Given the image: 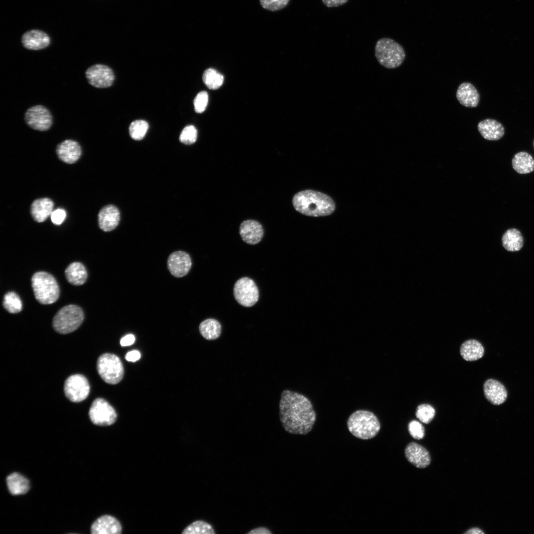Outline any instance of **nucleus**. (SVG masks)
I'll use <instances>...</instances> for the list:
<instances>
[{"instance_id":"nucleus-1","label":"nucleus","mask_w":534,"mask_h":534,"mask_svg":"<svg viewBox=\"0 0 534 534\" xmlns=\"http://www.w3.org/2000/svg\"><path fill=\"white\" fill-rule=\"evenodd\" d=\"M279 418L284 430L295 435H306L316 421V413L310 400L289 390H284L279 401Z\"/></svg>"},{"instance_id":"nucleus-2","label":"nucleus","mask_w":534,"mask_h":534,"mask_svg":"<svg viewBox=\"0 0 534 534\" xmlns=\"http://www.w3.org/2000/svg\"><path fill=\"white\" fill-rule=\"evenodd\" d=\"M292 203L297 212L311 217L329 216L335 209V202L330 196L310 189L296 193L293 198Z\"/></svg>"},{"instance_id":"nucleus-3","label":"nucleus","mask_w":534,"mask_h":534,"mask_svg":"<svg viewBox=\"0 0 534 534\" xmlns=\"http://www.w3.org/2000/svg\"><path fill=\"white\" fill-rule=\"evenodd\" d=\"M347 424L352 435L365 440L374 438L381 428L376 415L365 410H357L353 412L348 418Z\"/></svg>"},{"instance_id":"nucleus-4","label":"nucleus","mask_w":534,"mask_h":534,"mask_svg":"<svg viewBox=\"0 0 534 534\" xmlns=\"http://www.w3.org/2000/svg\"><path fill=\"white\" fill-rule=\"evenodd\" d=\"M375 56L380 65L388 69H395L401 65L405 57L402 46L394 40L383 38L375 46Z\"/></svg>"},{"instance_id":"nucleus-5","label":"nucleus","mask_w":534,"mask_h":534,"mask_svg":"<svg viewBox=\"0 0 534 534\" xmlns=\"http://www.w3.org/2000/svg\"><path fill=\"white\" fill-rule=\"evenodd\" d=\"M32 286L35 298L41 304L48 305L55 302L59 296V288L55 278L50 274L40 271L32 278Z\"/></svg>"},{"instance_id":"nucleus-6","label":"nucleus","mask_w":534,"mask_h":534,"mask_svg":"<svg viewBox=\"0 0 534 534\" xmlns=\"http://www.w3.org/2000/svg\"><path fill=\"white\" fill-rule=\"evenodd\" d=\"M84 320V313L78 306L69 305L61 309L53 319L52 325L58 333L66 334L76 330Z\"/></svg>"},{"instance_id":"nucleus-7","label":"nucleus","mask_w":534,"mask_h":534,"mask_svg":"<svg viewBox=\"0 0 534 534\" xmlns=\"http://www.w3.org/2000/svg\"><path fill=\"white\" fill-rule=\"evenodd\" d=\"M97 372L106 383L116 384L123 378L124 367L120 358L115 354L105 353L101 355L97 361Z\"/></svg>"},{"instance_id":"nucleus-8","label":"nucleus","mask_w":534,"mask_h":534,"mask_svg":"<svg viewBox=\"0 0 534 534\" xmlns=\"http://www.w3.org/2000/svg\"><path fill=\"white\" fill-rule=\"evenodd\" d=\"M233 294L237 303L245 307H251L258 301L259 292L255 282L247 277L240 278L235 283Z\"/></svg>"},{"instance_id":"nucleus-9","label":"nucleus","mask_w":534,"mask_h":534,"mask_svg":"<svg viewBox=\"0 0 534 534\" xmlns=\"http://www.w3.org/2000/svg\"><path fill=\"white\" fill-rule=\"evenodd\" d=\"M89 414L91 421L94 424L101 426L112 425L117 418V415L114 408L102 398H97L94 400L90 407Z\"/></svg>"},{"instance_id":"nucleus-10","label":"nucleus","mask_w":534,"mask_h":534,"mask_svg":"<svg viewBox=\"0 0 534 534\" xmlns=\"http://www.w3.org/2000/svg\"><path fill=\"white\" fill-rule=\"evenodd\" d=\"M26 124L33 130L39 131L48 130L52 125V116L49 110L41 105L29 108L24 115Z\"/></svg>"},{"instance_id":"nucleus-11","label":"nucleus","mask_w":534,"mask_h":534,"mask_svg":"<svg viewBox=\"0 0 534 534\" xmlns=\"http://www.w3.org/2000/svg\"><path fill=\"white\" fill-rule=\"evenodd\" d=\"M89 390L88 380L81 374L69 376L64 383V394L67 398L74 402H79L85 400L89 393Z\"/></svg>"},{"instance_id":"nucleus-12","label":"nucleus","mask_w":534,"mask_h":534,"mask_svg":"<svg viewBox=\"0 0 534 534\" xmlns=\"http://www.w3.org/2000/svg\"><path fill=\"white\" fill-rule=\"evenodd\" d=\"M89 83L96 88H106L112 85L115 80L113 70L108 66L96 64L89 67L85 72Z\"/></svg>"},{"instance_id":"nucleus-13","label":"nucleus","mask_w":534,"mask_h":534,"mask_svg":"<svg viewBox=\"0 0 534 534\" xmlns=\"http://www.w3.org/2000/svg\"><path fill=\"white\" fill-rule=\"evenodd\" d=\"M168 268L175 277H181L186 275L191 267V259L186 252L181 251L172 253L167 261Z\"/></svg>"},{"instance_id":"nucleus-14","label":"nucleus","mask_w":534,"mask_h":534,"mask_svg":"<svg viewBox=\"0 0 534 534\" xmlns=\"http://www.w3.org/2000/svg\"><path fill=\"white\" fill-rule=\"evenodd\" d=\"M404 452L407 460L417 468H424L430 464L431 457L428 451L416 443L408 444Z\"/></svg>"},{"instance_id":"nucleus-15","label":"nucleus","mask_w":534,"mask_h":534,"mask_svg":"<svg viewBox=\"0 0 534 534\" xmlns=\"http://www.w3.org/2000/svg\"><path fill=\"white\" fill-rule=\"evenodd\" d=\"M56 152L60 160L71 164L79 159L82 154V148L77 141L66 139L57 145Z\"/></svg>"},{"instance_id":"nucleus-16","label":"nucleus","mask_w":534,"mask_h":534,"mask_svg":"<svg viewBox=\"0 0 534 534\" xmlns=\"http://www.w3.org/2000/svg\"><path fill=\"white\" fill-rule=\"evenodd\" d=\"M92 534H120L122 527L120 522L114 517L103 515L97 519L91 526Z\"/></svg>"},{"instance_id":"nucleus-17","label":"nucleus","mask_w":534,"mask_h":534,"mask_svg":"<svg viewBox=\"0 0 534 534\" xmlns=\"http://www.w3.org/2000/svg\"><path fill=\"white\" fill-rule=\"evenodd\" d=\"M21 43L26 49L39 50L47 47L50 44L48 35L39 30H31L25 33L21 38Z\"/></svg>"},{"instance_id":"nucleus-18","label":"nucleus","mask_w":534,"mask_h":534,"mask_svg":"<svg viewBox=\"0 0 534 534\" xmlns=\"http://www.w3.org/2000/svg\"><path fill=\"white\" fill-rule=\"evenodd\" d=\"M239 233L242 240L250 245L257 244L264 236V229L257 221L248 220L243 222L239 227Z\"/></svg>"},{"instance_id":"nucleus-19","label":"nucleus","mask_w":534,"mask_h":534,"mask_svg":"<svg viewBox=\"0 0 534 534\" xmlns=\"http://www.w3.org/2000/svg\"><path fill=\"white\" fill-rule=\"evenodd\" d=\"M120 214L118 209L112 205L103 207L98 215V222L100 228L108 232L114 229L118 225Z\"/></svg>"},{"instance_id":"nucleus-20","label":"nucleus","mask_w":534,"mask_h":534,"mask_svg":"<svg viewBox=\"0 0 534 534\" xmlns=\"http://www.w3.org/2000/svg\"><path fill=\"white\" fill-rule=\"evenodd\" d=\"M484 392L487 400L494 405H500L507 399V393L504 386L499 381L490 379L484 384Z\"/></svg>"},{"instance_id":"nucleus-21","label":"nucleus","mask_w":534,"mask_h":534,"mask_svg":"<svg viewBox=\"0 0 534 534\" xmlns=\"http://www.w3.org/2000/svg\"><path fill=\"white\" fill-rule=\"evenodd\" d=\"M456 97L463 106L473 108L477 107L480 102V95L473 84L468 82L461 83L456 90Z\"/></svg>"},{"instance_id":"nucleus-22","label":"nucleus","mask_w":534,"mask_h":534,"mask_svg":"<svg viewBox=\"0 0 534 534\" xmlns=\"http://www.w3.org/2000/svg\"><path fill=\"white\" fill-rule=\"evenodd\" d=\"M478 130L481 135L489 140H499L505 134L503 126L500 122L492 119H486L479 122Z\"/></svg>"},{"instance_id":"nucleus-23","label":"nucleus","mask_w":534,"mask_h":534,"mask_svg":"<svg viewBox=\"0 0 534 534\" xmlns=\"http://www.w3.org/2000/svg\"><path fill=\"white\" fill-rule=\"evenodd\" d=\"M53 207V202L48 198L36 199L31 206V216L36 222H44L51 215Z\"/></svg>"},{"instance_id":"nucleus-24","label":"nucleus","mask_w":534,"mask_h":534,"mask_svg":"<svg viewBox=\"0 0 534 534\" xmlns=\"http://www.w3.org/2000/svg\"><path fill=\"white\" fill-rule=\"evenodd\" d=\"M503 248L507 251L514 252L520 251L523 247L524 241L521 232L517 229H507L501 237Z\"/></svg>"},{"instance_id":"nucleus-25","label":"nucleus","mask_w":534,"mask_h":534,"mask_svg":"<svg viewBox=\"0 0 534 534\" xmlns=\"http://www.w3.org/2000/svg\"><path fill=\"white\" fill-rule=\"evenodd\" d=\"M460 355L466 361H472L482 358L484 354V349L479 341L471 339L464 342L461 346Z\"/></svg>"},{"instance_id":"nucleus-26","label":"nucleus","mask_w":534,"mask_h":534,"mask_svg":"<svg viewBox=\"0 0 534 534\" xmlns=\"http://www.w3.org/2000/svg\"><path fill=\"white\" fill-rule=\"evenodd\" d=\"M8 490L12 495L26 493L30 489L29 480L20 473L14 472L6 478Z\"/></svg>"},{"instance_id":"nucleus-27","label":"nucleus","mask_w":534,"mask_h":534,"mask_svg":"<svg viewBox=\"0 0 534 534\" xmlns=\"http://www.w3.org/2000/svg\"><path fill=\"white\" fill-rule=\"evenodd\" d=\"M514 170L520 174H526L534 170V159L529 153L522 151L516 153L512 160Z\"/></svg>"},{"instance_id":"nucleus-28","label":"nucleus","mask_w":534,"mask_h":534,"mask_svg":"<svg viewBox=\"0 0 534 534\" xmlns=\"http://www.w3.org/2000/svg\"><path fill=\"white\" fill-rule=\"evenodd\" d=\"M68 281L74 285H81L86 281L87 271L85 266L79 262H74L65 269Z\"/></svg>"},{"instance_id":"nucleus-29","label":"nucleus","mask_w":534,"mask_h":534,"mask_svg":"<svg viewBox=\"0 0 534 534\" xmlns=\"http://www.w3.org/2000/svg\"><path fill=\"white\" fill-rule=\"evenodd\" d=\"M199 330L201 335L207 340L218 339L222 332L221 323L214 318H208L203 321L199 325Z\"/></svg>"},{"instance_id":"nucleus-30","label":"nucleus","mask_w":534,"mask_h":534,"mask_svg":"<svg viewBox=\"0 0 534 534\" xmlns=\"http://www.w3.org/2000/svg\"><path fill=\"white\" fill-rule=\"evenodd\" d=\"M203 81L211 89H216L223 84V76L214 69L206 70L203 74Z\"/></svg>"},{"instance_id":"nucleus-31","label":"nucleus","mask_w":534,"mask_h":534,"mask_svg":"<svg viewBox=\"0 0 534 534\" xmlns=\"http://www.w3.org/2000/svg\"><path fill=\"white\" fill-rule=\"evenodd\" d=\"M216 533L212 526L209 523L197 520L186 527L182 534H215Z\"/></svg>"},{"instance_id":"nucleus-32","label":"nucleus","mask_w":534,"mask_h":534,"mask_svg":"<svg viewBox=\"0 0 534 534\" xmlns=\"http://www.w3.org/2000/svg\"><path fill=\"white\" fill-rule=\"evenodd\" d=\"M3 306L9 312L15 313L22 309V303L19 296L14 292H9L3 298Z\"/></svg>"},{"instance_id":"nucleus-33","label":"nucleus","mask_w":534,"mask_h":534,"mask_svg":"<svg viewBox=\"0 0 534 534\" xmlns=\"http://www.w3.org/2000/svg\"><path fill=\"white\" fill-rule=\"evenodd\" d=\"M148 129V124L147 122L142 120H135L130 126V135L134 140H141L145 135Z\"/></svg>"},{"instance_id":"nucleus-34","label":"nucleus","mask_w":534,"mask_h":534,"mask_svg":"<svg viewBox=\"0 0 534 534\" xmlns=\"http://www.w3.org/2000/svg\"><path fill=\"white\" fill-rule=\"evenodd\" d=\"M435 415V409L430 404H420L417 408L416 416L425 424L429 423L434 418Z\"/></svg>"},{"instance_id":"nucleus-35","label":"nucleus","mask_w":534,"mask_h":534,"mask_svg":"<svg viewBox=\"0 0 534 534\" xmlns=\"http://www.w3.org/2000/svg\"><path fill=\"white\" fill-rule=\"evenodd\" d=\"M197 137V131L192 125L186 126L182 131L180 136L179 140L181 142L189 145L194 143Z\"/></svg>"},{"instance_id":"nucleus-36","label":"nucleus","mask_w":534,"mask_h":534,"mask_svg":"<svg viewBox=\"0 0 534 534\" xmlns=\"http://www.w3.org/2000/svg\"><path fill=\"white\" fill-rule=\"evenodd\" d=\"M260 1L264 8L274 11L284 8L289 0H260Z\"/></svg>"},{"instance_id":"nucleus-37","label":"nucleus","mask_w":534,"mask_h":534,"mask_svg":"<svg viewBox=\"0 0 534 534\" xmlns=\"http://www.w3.org/2000/svg\"><path fill=\"white\" fill-rule=\"evenodd\" d=\"M208 102V93L204 91L198 93L194 100V106L196 112L201 113L205 110Z\"/></svg>"},{"instance_id":"nucleus-38","label":"nucleus","mask_w":534,"mask_h":534,"mask_svg":"<svg viewBox=\"0 0 534 534\" xmlns=\"http://www.w3.org/2000/svg\"><path fill=\"white\" fill-rule=\"evenodd\" d=\"M408 431L410 435L417 440L424 438L425 431L423 425L416 420L410 421L408 424Z\"/></svg>"},{"instance_id":"nucleus-39","label":"nucleus","mask_w":534,"mask_h":534,"mask_svg":"<svg viewBox=\"0 0 534 534\" xmlns=\"http://www.w3.org/2000/svg\"><path fill=\"white\" fill-rule=\"evenodd\" d=\"M66 214L65 210L62 209H57L53 211L50 218L51 222L56 225L61 224L66 218Z\"/></svg>"},{"instance_id":"nucleus-40","label":"nucleus","mask_w":534,"mask_h":534,"mask_svg":"<svg viewBox=\"0 0 534 534\" xmlns=\"http://www.w3.org/2000/svg\"><path fill=\"white\" fill-rule=\"evenodd\" d=\"M322 3L327 7H334L342 5L349 0H321Z\"/></svg>"},{"instance_id":"nucleus-41","label":"nucleus","mask_w":534,"mask_h":534,"mask_svg":"<svg viewBox=\"0 0 534 534\" xmlns=\"http://www.w3.org/2000/svg\"><path fill=\"white\" fill-rule=\"evenodd\" d=\"M135 337L133 334H129L124 337H123L120 340V344L123 347L129 346L133 345L135 342Z\"/></svg>"},{"instance_id":"nucleus-42","label":"nucleus","mask_w":534,"mask_h":534,"mask_svg":"<svg viewBox=\"0 0 534 534\" xmlns=\"http://www.w3.org/2000/svg\"><path fill=\"white\" fill-rule=\"evenodd\" d=\"M125 358L129 361L135 362L140 358V354L137 350H133L129 352L126 354Z\"/></svg>"},{"instance_id":"nucleus-43","label":"nucleus","mask_w":534,"mask_h":534,"mask_svg":"<svg viewBox=\"0 0 534 534\" xmlns=\"http://www.w3.org/2000/svg\"><path fill=\"white\" fill-rule=\"evenodd\" d=\"M270 530L265 527H259L252 530L248 534H271Z\"/></svg>"},{"instance_id":"nucleus-44","label":"nucleus","mask_w":534,"mask_h":534,"mask_svg":"<svg viewBox=\"0 0 534 534\" xmlns=\"http://www.w3.org/2000/svg\"><path fill=\"white\" fill-rule=\"evenodd\" d=\"M466 534H484V533L478 528H473L468 530L464 533Z\"/></svg>"}]
</instances>
